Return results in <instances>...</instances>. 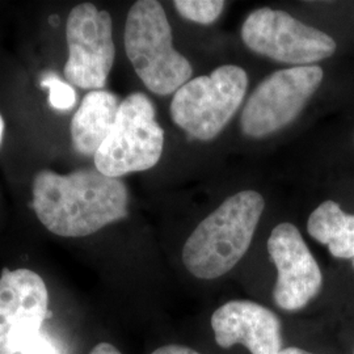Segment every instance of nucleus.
<instances>
[{"label": "nucleus", "instance_id": "nucleus-1", "mask_svg": "<svg viewBox=\"0 0 354 354\" xmlns=\"http://www.w3.org/2000/svg\"><path fill=\"white\" fill-rule=\"evenodd\" d=\"M33 201L39 222L55 235L82 238L127 216L125 183L97 169L68 175L41 171L33 180Z\"/></svg>", "mask_w": 354, "mask_h": 354}, {"label": "nucleus", "instance_id": "nucleus-2", "mask_svg": "<svg viewBox=\"0 0 354 354\" xmlns=\"http://www.w3.org/2000/svg\"><path fill=\"white\" fill-rule=\"evenodd\" d=\"M266 207L259 192L244 190L207 215L183 248V263L201 279L225 276L248 251Z\"/></svg>", "mask_w": 354, "mask_h": 354}, {"label": "nucleus", "instance_id": "nucleus-3", "mask_svg": "<svg viewBox=\"0 0 354 354\" xmlns=\"http://www.w3.org/2000/svg\"><path fill=\"white\" fill-rule=\"evenodd\" d=\"M125 50L137 75L153 93L167 96L189 82V61L175 50L165 8L155 0H140L127 13Z\"/></svg>", "mask_w": 354, "mask_h": 354}, {"label": "nucleus", "instance_id": "nucleus-4", "mask_svg": "<svg viewBox=\"0 0 354 354\" xmlns=\"http://www.w3.org/2000/svg\"><path fill=\"white\" fill-rule=\"evenodd\" d=\"M248 88L247 73L225 64L210 75L198 76L175 92L171 117L192 138L212 140L238 112Z\"/></svg>", "mask_w": 354, "mask_h": 354}, {"label": "nucleus", "instance_id": "nucleus-5", "mask_svg": "<svg viewBox=\"0 0 354 354\" xmlns=\"http://www.w3.org/2000/svg\"><path fill=\"white\" fill-rule=\"evenodd\" d=\"M151 100L142 92L121 102L113 127L93 156L96 169L108 177L147 171L160 160L165 131L156 122Z\"/></svg>", "mask_w": 354, "mask_h": 354}, {"label": "nucleus", "instance_id": "nucleus-6", "mask_svg": "<svg viewBox=\"0 0 354 354\" xmlns=\"http://www.w3.org/2000/svg\"><path fill=\"white\" fill-rule=\"evenodd\" d=\"M323 76L322 67L314 64L266 76L243 108L241 131L251 138H264L288 127L320 87Z\"/></svg>", "mask_w": 354, "mask_h": 354}, {"label": "nucleus", "instance_id": "nucleus-7", "mask_svg": "<svg viewBox=\"0 0 354 354\" xmlns=\"http://www.w3.org/2000/svg\"><path fill=\"white\" fill-rule=\"evenodd\" d=\"M241 38L253 53L294 67L313 66L333 55L337 48L324 32L269 7L248 15L241 26Z\"/></svg>", "mask_w": 354, "mask_h": 354}, {"label": "nucleus", "instance_id": "nucleus-8", "mask_svg": "<svg viewBox=\"0 0 354 354\" xmlns=\"http://www.w3.org/2000/svg\"><path fill=\"white\" fill-rule=\"evenodd\" d=\"M112 29L111 15L91 3L71 10L66 24L68 59L64 77L68 83L92 91L105 87L115 57Z\"/></svg>", "mask_w": 354, "mask_h": 354}, {"label": "nucleus", "instance_id": "nucleus-9", "mask_svg": "<svg viewBox=\"0 0 354 354\" xmlns=\"http://www.w3.org/2000/svg\"><path fill=\"white\" fill-rule=\"evenodd\" d=\"M49 292L30 269L4 268L0 277V354H20L41 332L48 317Z\"/></svg>", "mask_w": 354, "mask_h": 354}, {"label": "nucleus", "instance_id": "nucleus-10", "mask_svg": "<svg viewBox=\"0 0 354 354\" xmlns=\"http://www.w3.org/2000/svg\"><path fill=\"white\" fill-rule=\"evenodd\" d=\"M268 252L277 268L274 304L289 313L302 310L322 290L323 276L299 230L279 223L268 239Z\"/></svg>", "mask_w": 354, "mask_h": 354}, {"label": "nucleus", "instance_id": "nucleus-11", "mask_svg": "<svg viewBox=\"0 0 354 354\" xmlns=\"http://www.w3.org/2000/svg\"><path fill=\"white\" fill-rule=\"evenodd\" d=\"M218 346L228 349L236 344L251 354H279L282 351V324L268 307L251 301H230L212 317Z\"/></svg>", "mask_w": 354, "mask_h": 354}, {"label": "nucleus", "instance_id": "nucleus-12", "mask_svg": "<svg viewBox=\"0 0 354 354\" xmlns=\"http://www.w3.org/2000/svg\"><path fill=\"white\" fill-rule=\"evenodd\" d=\"M121 102L105 89L91 91L71 120V140L74 149L84 156H95L109 136Z\"/></svg>", "mask_w": 354, "mask_h": 354}, {"label": "nucleus", "instance_id": "nucleus-13", "mask_svg": "<svg viewBox=\"0 0 354 354\" xmlns=\"http://www.w3.org/2000/svg\"><path fill=\"white\" fill-rule=\"evenodd\" d=\"M307 231L313 239L328 245L333 257L354 259V215L344 213L339 203H320L308 218Z\"/></svg>", "mask_w": 354, "mask_h": 354}, {"label": "nucleus", "instance_id": "nucleus-14", "mask_svg": "<svg viewBox=\"0 0 354 354\" xmlns=\"http://www.w3.org/2000/svg\"><path fill=\"white\" fill-rule=\"evenodd\" d=\"M174 6L184 19L197 24L210 26L225 8L222 0H176Z\"/></svg>", "mask_w": 354, "mask_h": 354}, {"label": "nucleus", "instance_id": "nucleus-15", "mask_svg": "<svg viewBox=\"0 0 354 354\" xmlns=\"http://www.w3.org/2000/svg\"><path fill=\"white\" fill-rule=\"evenodd\" d=\"M41 87L49 91V104L59 112L73 109L76 104V92L68 83L62 82L58 76L50 75L41 80Z\"/></svg>", "mask_w": 354, "mask_h": 354}, {"label": "nucleus", "instance_id": "nucleus-16", "mask_svg": "<svg viewBox=\"0 0 354 354\" xmlns=\"http://www.w3.org/2000/svg\"><path fill=\"white\" fill-rule=\"evenodd\" d=\"M20 354H59L57 346L41 332L23 346Z\"/></svg>", "mask_w": 354, "mask_h": 354}, {"label": "nucleus", "instance_id": "nucleus-17", "mask_svg": "<svg viewBox=\"0 0 354 354\" xmlns=\"http://www.w3.org/2000/svg\"><path fill=\"white\" fill-rule=\"evenodd\" d=\"M151 354H203L192 348L184 346V345H176V344H171V345H165L159 349H156Z\"/></svg>", "mask_w": 354, "mask_h": 354}, {"label": "nucleus", "instance_id": "nucleus-18", "mask_svg": "<svg viewBox=\"0 0 354 354\" xmlns=\"http://www.w3.org/2000/svg\"><path fill=\"white\" fill-rule=\"evenodd\" d=\"M89 354H122L115 346L109 342H100L97 344Z\"/></svg>", "mask_w": 354, "mask_h": 354}, {"label": "nucleus", "instance_id": "nucleus-19", "mask_svg": "<svg viewBox=\"0 0 354 354\" xmlns=\"http://www.w3.org/2000/svg\"><path fill=\"white\" fill-rule=\"evenodd\" d=\"M279 354H314L310 353V352H307V351H304V349H301V348H295V346H290V348H285V349H282Z\"/></svg>", "mask_w": 354, "mask_h": 354}, {"label": "nucleus", "instance_id": "nucleus-20", "mask_svg": "<svg viewBox=\"0 0 354 354\" xmlns=\"http://www.w3.org/2000/svg\"><path fill=\"white\" fill-rule=\"evenodd\" d=\"M3 134H4V120L0 114V145H1V140H3Z\"/></svg>", "mask_w": 354, "mask_h": 354}, {"label": "nucleus", "instance_id": "nucleus-21", "mask_svg": "<svg viewBox=\"0 0 354 354\" xmlns=\"http://www.w3.org/2000/svg\"><path fill=\"white\" fill-rule=\"evenodd\" d=\"M49 21H50V24H53V26H57L59 23V19H58L57 15H54V16H51L50 19H49Z\"/></svg>", "mask_w": 354, "mask_h": 354}, {"label": "nucleus", "instance_id": "nucleus-22", "mask_svg": "<svg viewBox=\"0 0 354 354\" xmlns=\"http://www.w3.org/2000/svg\"><path fill=\"white\" fill-rule=\"evenodd\" d=\"M353 266H354V259H353Z\"/></svg>", "mask_w": 354, "mask_h": 354}, {"label": "nucleus", "instance_id": "nucleus-23", "mask_svg": "<svg viewBox=\"0 0 354 354\" xmlns=\"http://www.w3.org/2000/svg\"><path fill=\"white\" fill-rule=\"evenodd\" d=\"M354 354V353H353Z\"/></svg>", "mask_w": 354, "mask_h": 354}]
</instances>
